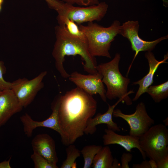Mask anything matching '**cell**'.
<instances>
[{"mask_svg":"<svg viewBox=\"0 0 168 168\" xmlns=\"http://www.w3.org/2000/svg\"><path fill=\"white\" fill-rule=\"evenodd\" d=\"M49 7L56 10L58 13H61L65 8V3L59 0H45Z\"/></svg>","mask_w":168,"mask_h":168,"instance_id":"cb8c5ba5","label":"cell"},{"mask_svg":"<svg viewBox=\"0 0 168 168\" xmlns=\"http://www.w3.org/2000/svg\"><path fill=\"white\" fill-rule=\"evenodd\" d=\"M145 56L148 61L149 66V70L147 74L141 79L134 82L133 85H138L139 88L133 101L137 100L140 96L146 91L148 88L153 83V77L155 73L160 65L163 63H167L168 58V54L164 55V59L160 61L157 60L151 51L146 52Z\"/></svg>","mask_w":168,"mask_h":168,"instance_id":"9a60e30c","label":"cell"},{"mask_svg":"<svg viewBox=\"0 0 168 168\" xmlns=\"http://www.w3.org/2000/svg\"><path fill=\"white\" fill-rule=\"evenodd\" d=\"M65 3L73 5L77 4L80 6H87L95 5L99 3L98 0H63Z\"/></svg>","mask_w":168,"mask_h":168,"instance_id":"d4e9b609","label":"cell"},{"mask_svg":"<svg viewBox=\"0 0 168 168\" xmlns=\"http://www.w3.org/2000/svg\"><path fill=\"white\" fill-rule=\"evenodd\" d=\"M35 168H58L56 164L52 163L41 156L34 152L31 155Z\"/></svg>","mask_w":168,"mask_h":168,"instance_id":"7402d4cb","label":"cell"},{"mask_svg":"<svg viewBox=\"0 0 168 168\" xmlns=\"http://www.w3.org/2000/svg\"><path fill=\"white\" fill-rule=\"evenodd\" d=\"M156 103H159L168 96V81L160 85L151 86L146 90Z\"/></svg>","mask_w":168,"mask_h":168,"instance_id":"ac0fdd59","label":"cell"},{"mask_svg":"<svg viewBox=\"0 0 168 168\" xmlns=\"http://www.w3.org/2000/svg\"><path fill=\"white\" fill-rule=\"evenodd\" d=\"M23 108L11 89L2 91L0 94V127Z\"/></svg>","mask_w":168,"mask_h":168,"instance_id":"7c38bea8","label":"cell"},{"mask_svg":"<svg viewBox=\"0 0 168 168\" xmlns=\"http://www.w3.org/2000/svg\"><path fill=\"white\" fill-rule=\"evenodd\" d=\"M61 95H59L53 102L51 108L52 114L47 119L42 121L34 120L27 113H25L20 117L22 124L23 131L25 134L29 138L31 137L34 130L39 127L49 128L57 132L62 136V132L58 120V111L60 102Z\"/></svg>","mask_w":168,"mask_h":168,"instance_id":"8fae6325","label":"cell"},{"mask_svg":"<svg viewBox=\"0 0 168 168\" xmlns=\"http://www.w3.org/2000/svg\"><path fill=\"white\" fill-rule=\"evenodd\" d=\"M66 149V159L63 161L61 168H76V160L80 156V151L72 144L68 146Z\"/></svg>","mask_w":168,"mask_h":168,"instance_id":"44dd1931","label":"cell"},{"mask_svg":"<svg viewBox=\"0 0 168 168\" xmlns=\"http://www.w3.org/2000/svg\"><path fill=\"white\" fill-rule=\"evenodd\" d=\"M122 101V99H119L118 101L112 105L108 104V109L105 113L103 114L99 113L94 118L90 119L87 122L84 133L87 135L93 134L96 130V126L101 124L107 125L108 128L115 132L120 131L117 124L113 121L112 116L115 108L120 102Z\"/></svg>","mask_w":168,"mask_h":168,"instance_id":"2e32d148","label":"cell"},{"mask_svg":"<svg viewBox=\"0 0 168 168\" xmlns=\"http://www.w3.org/2000/svg\"><path fill=\"white\" fill-rule=\"evenodd\" d=\"M149 162L151 168H157L156 162L150 159Z\"/></svg>","mask_w":168,"mask_h":168,"instance_id":"4dcf8cb0","label":"cell"},{"mask_svg":"<svg viewBox=\"0 0 168 168\" xmlns=\"http://www.w3.org/2000/svg\"><path fill=\"white\" fill-rule=\"evenodd\" d=\"M120 26V22L115 20L107 27L93 22H88L86 26L79 25V27L85 36L89 52L92 56L111 58L109 50L112 42L119 33Z\"/></svg>","mask_w":168,"mask_h":168,"instance_id":"277c9868","label":"cell"},{"mask_svg":"<svg viewBox=\"0 0 168 168\" xmlns=\"http://www.w3.org/2000/svg\"><path fill=\"white\" fill-rule=\"evenodd\" d=\"M2 9V5L0 4V12H1Z\"/></svg>","mask_w":168,"mask_h":168,"instance_id":"836d02e7","label":"cell"},{"mask_svg":"<svg viewBox=\"0 0 168 168\" xmlns=\"http://www.w3.org/2000/svg\"><path fill=\"white\" fill-rule=\"evenodd\" d=\"M132 158L133 155L132 154L129 152L123 153L121 159V168H129L128 163L132 161Z\"/></svg>","mask_w":168,"mask_h":168,"instance_id":"484cf974","label":"cell"},{"mask_svg":"<svg viewBox=\"0 0 168 168\" xmlns=\"http://www.w3.org/2000/svg\"><path fill=\"white\" fill-rule=\"evenodd\" d=\"M47 72H41L34 78H19L12 82L11 89L21 105L26 107L33 101L38 92L44 87L43 80Z\"/></svg>","mask_w":168,"mask_h":168,"instance_id":"9c48e42d","label":"cell"},{"mask_svg":"<svg viewBox=\"0 0 168 168\" xmlns=\"http://www.w3.org/2000/svg\"><path fill=\"white\" fill-rule=\"evenodd\" d=\"M4 0H0V4L2 5L4 2Z\"/></svg>","mask_w":168,"mask_h":168,"instance_id":"d6a6232c","label":"cell"},{"mask_svg":"<svg viewBox=\"0 0 168 168\" xmlns=\"http://www.w3.org/2000/svg\"><path fill=\"white\" fill-rule=\"evenodd\" d=\"M66 3L64 11L58 15L66 16L77 25L85 22L100 21L106 13L108 7L105 2L86 7H75Z\"/></svg>","mask_w":168,"mask_h":168,"instance_id":"ba28073f","label":"cell"},{"mask_svg":"<svg viewBox=\"0 0 168 168\" xmlns=\"http://www.w3.org/2000/svg\"><path fill=\"white\" fill-rule=\"evenodd\" d=\"M2 90H0V94H1V92H2Z\"/></svg>","mask_w":168,"mask_h":168,"instance_id":"d590c367","label":"cell"},{"mask_svg":"<svg viewBox=\"0 0 168 168\" xmlns=\"http://www.w3.org/2000/svg\"><path fill=\"white\" fill-rule=\"evenodd\" d=\"M120 55L116 53L110 61L97 66V72L102 76V81L107 88L105 93L107 99L110 100L117 98L122 99V102L128 105L132 104V100L129 95L133 93L132 90L128 91L130 79L123 76L119 69Z\"/></svg>","mask_w":168,"mask_h":168,"instance_id":"3957f363","label":"cell"},{"mask_svg":"<svg viewBox=\"0 0 168 168\" xmlns=\"http://www.w3.org/2000/svg\"><path fill=\"white\" fill-rule=\"evenodd\" d=\"M105 133L103 135V144L105 146L118 144L124 148L127 152H131L133 148L138 149L144 160L146 159L145 153L141 149L139 142V138L130 135H121L118 134L112 129H105Z\"/></svg>","mask_w":168,"mask_h":168,"instance_id":"5bb4252c","label":"cell"},{"mask_svg":"<svg viewBox=\"0 0 168 168\" xmlns=\"http://www.w3.org/2000/svg\"><path fill=\"white\" fill-rule=\"evenodd\" d=\"M11 157L7 161H5L0 162V168H11L10 161Z\"/></svg>","mask_w":168,"mask_h":168,"instance_id":"f1b7e54d","label":"cell"},{"mask_svg":"<svg viewBox=\"0 0 168 168\" xmlns=\"http://www.w3.org/2000/svg\"><path fill=\"white\" fill-rule=\"evenodd\" d=\"M55 29L56 40L52 54L55 59V67L61 76L64 78L70 76L63 66L66 56H80L83 61L82 63L84 71L89 74L97 73L96 59L89 52L86 40L72 35L64 25H59Z\"/></svg>","mask_w":168,"mask_h":168,"instance_id":"7a4b0ae2","label":"cell"},{"mask_svg":"<svg viewBox=\"0 0 168 168\" xmlns=\"http://www.w3.org/2000/svg\"><path fill=\"white\" fill-rule=\"evenodd\" d=\"M163 122L164 123V125L167 126L168 125V117H167L166 119L163 121Z\"/></svg>","mask_w":168,"mask_h":168,"instance_id":"1f68e13d","label":"cell"},{"mask_svg":"<svg viewBox=\"0 0 168 168\" xmlns=\"http://www.w3.org/2000/svg\"><path fill=\"white\" fill-rule=\"evenodd\" d=\"M113 116L120 118L129 126V135L140 138L154 124L155 121L148 115L144 103L141 102L137 105L135 112L131 114L123 113L119 109H114Z\"/></svg>","mask_w":168,"mask_h":168,"instance_id":"8992f818","label":"cell"},{"mask_svg":"<svg viewBox=\"0 0 168 168\" xmlns=\"http://www.w3.org/2000/svg\"><path fill=\"white\" fill-rule=\"evenodd\" d=\"M68 78L77 87L88 94L92 96L98 94L103 101H106V90L102 81V76L98 72L86 75L75 71L70 74Z\"/></svg>","mask_w":168,"mask_h":168,"instance_id":"30bf717a","label":"cell"},{"mask_svg":"<svg viewBox=\"0 0 168 168\" xmlns=\"http://www.w3.org/2000/svg\"><path fill=\"white\" fill-rule=\"evenodd\" d=\"M57 19L59 25H64L68 32L72 35L81 39L86 40L83 32L74 21L66 16H58Z\"/></svg>","mask_w":168,"mask_h":168,"instance_id":"d6986e66","label":"cell"},{"mask_svg":"<svg viewBox=\"0 0 168 168\" xmlns=\"http://www.w3.org/2000/svg\"><path fill=\"white\" fill-rule=\"evenodd\" d=\"M140 146L146 156L156 162L168 155V129L164 124L152 126L139 138Z\"/></svg>","mask_w":168,"mask_h":168,"instance_id":"5b68a950","label":"cell"},{"mask_svg":"<svg viewBox=\"0 0 168 168\" xmlns=\"http://www.w3.org/2000/svg\"><path fill=\"white\" fill-rule=\"evenodd\" d=\"M139 25L138 21H128L121 25L119 34L127 38L130 42L132 50L135 52L132 63L128 68V75L132 64L138 53L141 51H151L162 41L167 39L168 35L161 37L152 41H146L138 35Z\"/></svg>","mask_w":168,"mask_h":168,"instance_id":"52a82bcc","label":"cell"},{"mask_svg":"<svg viewBox=\"0 0 168 168\" xmlns=\"http://www.w3.org/2000/svg\"><path fill=\"white\" fill-rule=\"evenodd\" d=\"M31 144L34 152L57 164L58 158L55 141L47 133L38 134L33 139Z\"/></svg>","mask_w":168,"mask_h":168,"instance_id":"4fadbf2b","label":"cell"},{"mask_svg":"<svg viewBox=\"0 0 168 168\" xmlns=\"http://www.w3.org/2000/svg\"><path fill=\"white\" fill-rule=\"evenodd\" d=\"M102 146L90 145L84 147L80 151L84 160L83 168H90L92 164L94 158Z\"/></svg>","mask_w":168,"mask_h":168,"instance_id":"ffe728a7","label":"cell"},{"mask_svg":"<svg viewBox=\"0 0 168 168\" xmlns=\"http://www.w3.org/2000/svg\"><path fill=\"white\" fill-rule=\"evenodd\" d=\"M162 0L164 2H167V0Z\"/></svg>","mask_w":168,"mask_h":168,"instance_id":"e575fe53","label":"cell"},{"mask_svg":"<svg viewBox=\"0 0 168 168\" xmlns=\"http://www.w3.org/2000/svg\"><path fill=\"white\" fill-rule=\"evenodd\" d=\"M6 72V68L4 62L0 60V90L2 91L11 88L12 82L5 81L3 78V75Z\"/></svg>","mask_w":168,"mask_h":168,"instance_id":"603a6c76","label":"cell"},{"mask_svg":"<svg viewBox=\"0 0 168 168\" xmlns=\"http://www.w3.org/2000/svg\"><path fill=\"white\" fill-rule=\"evenodd\" d=\"M97 108V101L92 96L78 87L61 95L58 120L63 145L73 144L84 134L87 122Z\"/></svg>","mask_w":168,"mask_h":168,"instance_id":"6da1fadb","label":"cell"},{"mask_svg":"<svg viewBox=\"0 0 168 168\" xmlns=\"http://www.w3.org/2000/svg\"><path fill=\"white\" fill-rule=\"evenodd\" d=\"M121 168V166L119 164L118 160L116 159H114L112 168Z\"/></svg>","mask_w":168,"mask_h":168,"instance_id":"f546056e","label":"cell"},{"mask_svg":"<svg viewBox=\"0 0 168 168\" xmlns=\"http://www.w3.org/2000/svg\"><path fill=\"white\" fill-rule=\"evenodd\" d=\"M133 168H151L149 161L145 160L140 164H133Z\"/></svg>","mask_w":168,"mask_h":168,"instance_id":"83f0119b","label":"cell"},{"mask_svg":"<svg viewBox=\"0 0 168 168\" xmlns=\"http://www.w3.org/2000/svg\"><path fill=\"white\" fill-rule=\"evenodd\" d=\"M157 168H168V155L162 158L156 162Z\"/></svg>","mask_w":168,"mask_h":168,"instance_id":"4316f807","label":"cell"},{"mask_svg":"<svg viewBox=\"0 0 168 168\" xmlns=\"http://www.w3.org/2000/svg\"><path fill=\"white\" fill-rule=\"evenodd\" d=\"M114 158L110 147H102L95 156L91 166L93 168H112Z\"/></svg>","mask_w":168,"mask_h":168,"instance_id":"e0dca14e","label":"cell"}]
</instances>
